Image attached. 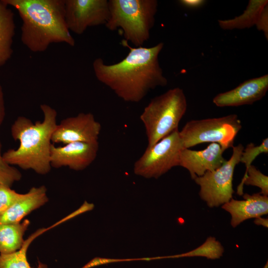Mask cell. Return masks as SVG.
<instances>
[{
	"instance_id": "1",
	"label": "cell",
	"mask_w": 268,
	"mask_h": 268,
	"mask_svg": "<svg viewBox=\"0 0 268 268\" xmlns=\"http://www.w3.org/2000/svg\"><path fill=\"white\" fill-rule=\"evenodd\" d=\"M122 44L129 49V52L121 61L107 65L98 58L93 62L98 80L124 101L134 103L140 102L150 90L167 85L168 80L158 59L164 47L163 42L149 48H133L124 40Z\"/></svg>"
},
{
	"instance_id": "2",
	"label": "cell",
	"mask_w": 268,
	"mask_h": 268,
	"mask_svg": "<svg viewBox=\"0 0 268 268\" xmlns=\"http://www.w3.org/2000/svg\"><path fill=\"white\" fill-rule=\"evenodd\" d=\"M1 0L18 12L21 40L31 52H44L53 43L75 45L66 21L65 0Z\"/></svg>"
},
{
	"instance_id": "3",
	"label": "cell",
	"mask_w": 268,
	"mask_h": 268,
	"mask_svg": "<svg viewBox=\"0 0 268 268\" xmlns=\"http://www.w3.org/2000/svg\"><path fill=\"white\" fill-rule=\"evenodd\" d=\"M40 109L44 116L42 121L34 123L24 116H19L15 120L11 127V134L15 140L19 141V146L16 149H8L2 156L11 165L45 175L52 168V137L57 125V112L46 104H41Z\"/></svg>"
},
{
	"instance_id": "4",
	"label": "cell",
	"mask_w": 268,
	"mask_h": 268,
	"mask_svg": "<svg viewBox=\"0 0 268 268\" xmlns=\"http://www.w3.org/2000/svg\"><path fill=\"white\" fill-rule=\"evenodd\" d=\"M109 30L121 28L124 40L135 47L142 46L150 37L157 11L156 0H109Z\"/></svg>"
},
{
	"instance_id": "5",
	"label": "cell",
	"mask_w": 268,
	"mask_h": 268,
	"mask_svg": "<svg viewBox=\"0 0 268 268\" xmlns=\"http://www.w3.org/2000/svg\"><path fill=\"white\" fill-rule=\"evenodd\" d=\"M187 109L183 90L169 89L152 98L140 116L147 136L148 146L178 129L179 123Z\"/></svg>"
},
{
	"instance_id": "6",
	"label": "cell",
	"mask_w": 268,
	"mask_h": 268,
	"mask_svg": "<svg viewBox=\"0 0 268 268\" xmlns=\"http://www.w3.org/2000/svg\"><path fill=\"white\" fill-rule=\"evenodd\" d=\"M242 128L236 114L193 120L188 122L181 131L184 148H189L205 142L216 143L224 150L232 147L236 136Z\"/></svg>"
},
{
	"instance_id": "7",
	"label": "cell",
	"mask_w": 268,
	"mask_h": 268,
	"mask_svg": "<svg viewBox=\"0 0 268 268\" xmlns=\"http://www.w3.org/2000/svg\"><path fill=\"white\" fill-rule=\"evenodd\" d=\"M183 149L177 129L152 146H147L134 164V173L147 179H157L173 167L179 166L180 154Z\"/></svg>"
},
{
	"instance_id": "8",
	"label": "cell",
	"mask_w": 268,
	"mask_h": 268,
	"mask_svg": "<svg viewBox=\"0 0 268 268\" xmlns=\"http://www.w3.org/2000/svg\"><path fill=\"white\" fill-rule=\"evenodd\" d=\"M230 158L217 169L207 171L194 180L200 187L199 196L209 207H218L232 199L234 191L232 181L235 168L240 162L244 148L240 143L232 147Z\"/></svg>"
},
{
	"instance_id": "9",
	"label": "cell",
	"mask_w": 268,
	"mask_h": 268,
	"mask_svg": "<svg viewBox=\"0 0 268 268\" xmlns=\"http://www.w3.org/2000/svg\"><path fill=\"white\" fill-rule=\"evenodd\" d=\"M65 9L67 28L77 35L88 27L105 25L109 17L107 0H65Z\"/></svg>"
},
{
	"instance_id": "10",
	"label": "cell",
	"mask_w": 268,
	"mask_h": 268,
	"mask_svg": "<svg viewBox=\"0 0 268 268\" xmlns=\"http://www.w3.org/2000/svg\"><path fill=\"white\" fill-rule=\"evenodd\" d=\"M101 126L91 113H80L67 117L57 124L52 137V143L64 144L74 142H98Z\"/></svg>"
},
{
	"instance_id": "11",
	"label": "cell",
	"mask_w": 268,
	"mask_h": 268,
	"mask_svg": "<svg viewBox=\"0 0 268 268\" xmlns=\"http://www.w3.org/2000/svg\"><path fill=\"white\" fill-rule=\"evenodd\" d=\"M98 150V142H74L62 146H56L53 143L50 154L51 167H67L75 171L84 170L95 160Z\"/></svg>"
},
{
	"instance_id": "12",
	"label": "cell",
	"mask_w": 268,
	"mask_h": 268,
	"mask_svg": "<svg viewBox=\"0 0 268 268\" xmlns=\"http://www.w3.org/2000/svg\"><path fill=\"white\" fill-rule=\"evenodd\" d=\"M268 90V74L253 78L236 87L216 95L212 102L219 107L251 105L262 99Z\"/></svg>"
},
{
	"instance_id": "13",
	"label": "cell",
	"mask_w": 268,
	"mask_h": 268,
	"mask_svg": "<svg viewBox=\"0 0 268 268\" xmlns=\"http://www.w3.org/2000/svg\"><path fill=\"white\" fill-rule=\"evenodd\" d=\"M224 151L216 143H211L201 150L184 148L180 154L179 166L188 170L192 179H194L221 166L226 161L223 157Z\"/></svg>"
},
{
	"instance_id": "14",
	"label": "cell",
	"mask_w": 268,
	"mask_h": 268,
	"mask_svg": "<svg viewBox=\"0 0 268 268\" xmlns=\"http://www.w3.org/2000/svg\"><path fill=\"white\" fill-rule=\"evenodd\" d=\"M218 23L223 30L243 29L255 25L263 32L268 39V1L250 0L246 8L240 15L229 19H219Z\"/></svg>"
},
{
	"instance_id": "15",
	"label": "cell",
	"mask_w": 268,
	"mask_h": 268,
	"mask_svg": "<svg viewBox=\"0 0 268 268\" xmlns=\"http://www.w3.org/2000/svg\"><path fill=\"white\" fill-rule=\"evenodd\" d=\"M244 200L231 199L222 208L231 216V225L235 228L244 221L257 218L268 213V197L260 193L243 195Z\"/></svg>"
},
{
	"instance_id": "16",
	"label": "cell",
	"mask_w": 268,
	"mask_h": 268,
	"mask_svg": "<svg viewBox=\"0 0 268 268\" xmlns=\"http://www.w3.org/2000/svg\"><path fill=\"white\" fill-rule=\"evenodd\" d=\"M48 201L47 189L44 186L32 187L27 193L20 194L9 208L0 216V224L20 222L28 214Z\"/></svg>"
},
{
	"instance_id": "17",
	"label": "cell",
	"mask_w": 268,
	"mask_h": 268,
	"mask_svg": "<svg viewBox=\"0 0 268 268\" xmlns=\"http://www.w3.org/2000/svg\"><path fill=\"white\" fill-rule=\"evenodd\" d=\"M15 32L14 14L8 6L0 0V67L11 57Z\"/></svg>"
},
{
	"instance_id": "18",
	"label": "cell",
	"mask_w": 268,
	"mask_h": 268,
	"mask_svg": "<svg viewBox=\"0 0 268 268\" xmlns=\"http://www.w3.org/2000/svg\"><path fill=\"white\" fill-rule=\"evenodd\" d=\"M30 221L0 224V254L14 253L21 249L24 241L23 237Z\"/></svg>"
},
{
	"instance_id": "19",
	"label": "cell",
	"mask_w": 268,
	"mask_h": 268,
	"mask_svg": "<svg viewBox=\"0 0 268 268\" xmlns=\"http://www.w3.org/2000/svg\"><path fill=\"white\" fill-rule=\"evenodd\" d=\"M223 252L224 248L221 243L215 237H209L204 243L195 249L182 254L169 256V258L199 256L214 260L220 258Z\"/></svg>"
},
{
	"instance_id": "20",
	"label": "cell",
	"mask_w": 268,
	"mask_h": 268,
	"mask_svg": "<svg viewBox=\"0 0 268 268\" xmlns=\"http://www.w3.org/2000/svg\"><path fill=\"white\" fill-rule=\"evenodd\" d=\"M31 238L24 242L18 251L6 255L0 254V268H48L45 264L39 262L38 266L32 268L29 265L26 256L27 250Z\"/></svg>"
},
{
	"instance_id": "21",
	"label": "cell",
	"mask_w": 268,
	"mask_h": 268,
	"mask_svg": "<svg viewBox=\"0 0 268 268\" xmlns=\"http://www.w3.org/2000/svg\"><path fill=\"white\" fill-rule=\"evenodd\" d=\"M244 185L259 187L261 190V194L267 196L268 195V177L263 174L254 165H251L245 173L241 182L237 187L238 195L243 194Z\"/></svg>"
},
{
	"instance_id": "22",
	"label": "cell",
	"mask_w": 268,
	"mask_h": 268,
	"mask_svg": "<svg viewBox=\"0 0 268 268\" xmlns=\"http://www.w3.org/2000/svg\"><path fill=\"white\" fill-rule=\"evenodd\" d=\"M1 146L0 140V185L11 187L14 183L21 179L22 175L16 167L4 160L1 153Z\"/></svg>"
},
{
	"instance_id": "23",
	"label": "cell",
	"mask_w": 268,
	"mask_h": 268,
	"mask_svg": "<svg viewBox=\"0 0 268 268\" xmlns=\"http://www.w3.org/2000/svg\"><path fill=\"white\" fill-rule=\"evenodd\" d=\"M268 153V138L264 139L262 143L259 145H255L251 142L246 145L244 148L241 154L240 162L245 164L246 171L252 165V162L261 154Z\"/></svg>"
},
{
	"instance_id": "24",
	"label": "cell",
	"mask_w": 268,
	"mask_h": 268,
	"mask_svg": "<svg viewBox=\"0 0 268 268\" xmlns=\"http://www.w3.org/2000/svg\"><path fill=\"white\" fill-rule=\"evenodd\" d=\"M20 195L10 187L0 185V216L9 208Z\"/></svg>"
},
{
	"instance_id": "25",
	"label": "cell",
	"mask_w": 268,
	"mask_h": 268,
	"mask_svg": "<svg viewBox=\"0 0 268 268\" xmlns=\"http://www.w3.org/2000/svg\"><path fill=\"white\" fill-rule=\"evenodd\" d=\"M134 260V259H107V258H96L92 260L91 261H90L89 263H88L86 265H85L83 268H90L93 267L99 266L101 265L111 263H114V262H122V261H131Z\"/></svg>"
},
{
	"instance_id": "26",
	"label": "cell",
	"mask_w": 268,
	"mask_h": 268,
	"mask_svg": "<svg viewBox=\"0 0 268 268\" xmlns=\"http://www.w3.org/2000/svg\"><path fill=\"white\" fill-rule=\"evenodd\" d=\"M178 2L180 5L186 8L196 9L203 6L205 1L202 0H181Z\"/></svg>"
},
{
	"instance_id": "27",
	"label": "cell",
	"mask_w": 268,
	"mask_h": 268,
	"mask_svg": "<svg viewBox=\"0 0 268 268\" xmlns=\"http://www.w3.org/2000/svg\"><path fill=\"white\" fill-rule=\"evenodd\" d=\"M5 116V107L3 92L0 84V126L3 122Z\"/></svg>"
},
{
	"instance_id": "28",
	"label": "cell",
	"mask_w": 268,
	"mask_h": 268,
	"mask_svg": "<svg viewBox=\"0 0 268 268\" xmlns=\"http://www.w3.org/2000/svg\"><path fill=\"white\" fill-rule=\"evenodd\" d=\"M254 223L257 225H261L268 228V219L267 218H263L262 216H260L255 219Z\"/></svg>"
},
{
	"instance_id": "29",
	"label": "cell",
	"mask_w": 268,
	"mask_h": 268,
	"mask_svg": "<svg viewBox=\"0 0 268 268\" xmlns=\"http://www.w3.org/2000/svg\"><path fill=\"white\" fill-rule=\"evenodd\" d=\"M263 268H268V263L267 262L266 264L265 265V266H264V267Z\"/></svg>"
}]
</instances>
